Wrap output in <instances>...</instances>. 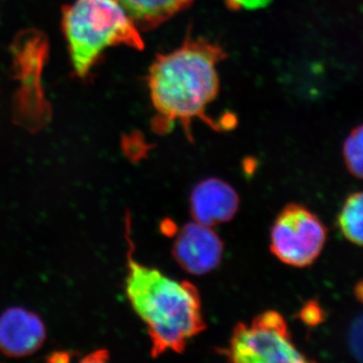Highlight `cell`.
Here are the masks:
<instances>
[{"mask_svg": "<svg viewBox=\"0 0 363 363\" xmlns=\"http://www.w3.org/2000/svg\"><path fill=\"white\" fill-rule=\"evenodd\" d=\"M130 225L128 216L126 240L130 247L126 257V296L147 326L152 357L167 351L182 352L188 341L205 329L199 292L190 281H177L133 259Z\"/></svg>", "mask_w": 363, "mask_h": 363, "instance_id": "cell-1", "label": "cell"}, {"mask_svg": "<svg viewBox=\"0 0 363 363\" xmlns=\"http://www.w3.org/2000/svg\"><path fill=\"white\" fill-rule=\"evenodd\" d=\"M224 57L219 45L202 39L187 40L157 57L149 75L156 130L164 133L179 121L189 130L193 119L209 121L206 108L218 93L217 64Z\"/></svg>", "mask_w": 363, "mask_h": 363, "instance_id": "cell-2", "label": "cell"}, {"mask_svg": "<svg viewBox=\"0 0 363 363\" xmlns=\"http://www.w3.org/2000/svg\"><path fill=\"white\" fill-rule=\"evenodd\" d=\"M63 28L74 70L85 77L106 48L143 49L133 21L117 0H76L63 11Z\"/></svg>", "mask_w": 363, "mask_h": 363, "instance_id": "cell-3", "label": "cell"}, {"mask_svg": "<svg viewBox=\"0 0 363 363\" xmlns=\"http://www.w3.org/2000/svg\"><path fill=\"white\" fill-rule=\"evenodd\" d=\"M223 353L235 363L308 362L294 344L285 319L276 311L262 313L250 324H238Z\"/></svg>", "mask_w": 363, "mask_h": 363, "instance_id": "cell-4", "label": "cell"}, {"mask_svg": "<svg viewBox=\"0 0 363 363\" xmlns=\"http://www.w3.org/2000/svg\"><path fill=\"white\" fill-rule=\"evenodd\" d=\"M327 229L302 205L290 204L277 217L271 231V250L288 266H310L321 255Z\"/></svg>", "mask_w": 363, "mask_h": 363, "instance_id": "cell-5", "label": "cell"}, {"mask_svg": "<svg viewBox=\"0 0 363 363\" xmlns=\"http://www.w3.org/2000/svg\"><path fill=\"white\" fill-rule=\"evenodd\" d=\"M223 242L211 226L191 222L181 229L173 247L178 264L190 274H208L219 266Z\"/></svg>", "mask_w": 363, "mask_h": 363, "instance_id": "cell-6", "label": "cell"}, {"mask_svg": "<svg viewBox=\"0 0 363 363\" xmlns=\"http://www.w3.org/2000/svg\"><path fill=\"white\" fill-rule=\"evenodd\" d=\"M47 337V329L35 313L21 307L6 310L0 316V352L21 358L37 352Z\"/></svg>", "mask_w": 363, "mask_h": 363, "instance_id": "cell-7", "label": "cell"}, {"mask_svg": "<svg viewBox=\"0 0 363 363\" xmlns=\"http://www.w3.org/2000/svg\"><path fill=\"white\" fill-rule=\"evenodd\" d=\"M190 206L196 222L213 227L233 218L240 206V198L225 182L206 179L193 189Z\"/></svg>", "mask_w": 363, "mask_h": 363, "instance_id": "cell-8", "label": "cell"}, {"mask_svg": "<svg viewBox=\"0 0 363 363\" xmlns=\"http://www.w3.org/2000/svg\"><path fill=\"white\" fill-rule=\"evenodd\" d=\"M143 28H152L190 6L193 0H117Z\"/></svg>", "mask_w": 363, "mask_h": 363, "instance_id": "cell-9", "label": "cell"}, {"mask_svg": "<svg viewBox=\"0 0 363 363\" xmlns=\"http://www.w3.org/2000/svg\"><path fill=\"white\" fill-rule=\"evenodd\" d=\"M341 233L348 240L363 247V192L346 199L338 217Z\"/></svg>", "mask_w": 363, "mask_h": 363, "instance_id": "cell-10", "label": "cell"}, {"mask_svg": "<svg viewBox=\"0 0 363 363\" xmlns=\"http://www.w3.org/2000/svg\"><path fill=\"white\" fill-rule=\"evenodd\" d=\"M343 156L348 171L363 180V125L355 128L346 138Z\"/></svg>", "mask_w": 363, "mask_h": 363, "instance_id": "cell-11", "label": "cell"}, {"mask_svg": "<svg viewBox=\"0 0 363 363\" xmlns=\"http://www.w3.org/2000/svg\"><path fill=\"white\" fill-rule=\"evenodd\" d=\"M301 318L306 324L315 326L323 321V311L317 303L311 302L302 310Z\"/></svg>", "mask_w": 363, "mask_h": 363, "instance_id": "cell-12", "label": "cell"}, {"mask_svg": "<svg viewBox=\"0 0 363 363\" xmlns=\"http://www.w3.org/2000/svg\"><path fill=\"white\" fill-rule=\"evenodd\" d=\"M272 0H226L228 7L233 9H264L271 4Z\"/></svg>", "mask_w": 363, "mask_h": 363, "instance_id": "cell-13", "label": "cell"}, {"mask_svg": "<svg viewBox=\"0 0 363 363\" xmlns=\"http://www.w3.org/2000/svg\"><path fill=\"white\" fill-rule=\"evenodd\" d=\"M70 358L71 355L69 354V353L65 352V351H63V352H60V351H57V352L52 353V354H51V357H50V358H48V360L54 362H70Z\"/></svg>", "mask_w": 363, "mask_h": 363, "instance_id": "cell-14", "label": "cell"}, {"mask_svg": "<svg viewBox=\"0 0 363 363\" xmlns=\"http://www.w3.org/2000/svg\"><path fill=\"white\" fill-rule=\"evenodd\" d=\"M355 294H357L358 300H360L362 302H363V281H362L360 284H358L357 290H355Z\"/></svg>", "mask_w": 363, "mask_h": 363, "instance_id": "cell-15", "label": "cell"}]
</instances>
